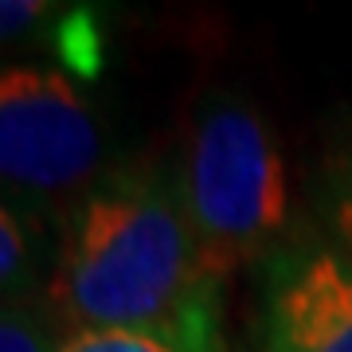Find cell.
Masks as SVG:
<instances>
[{
    "label": "cell",
    "mask_w": 352,
    "mask_h": 352,
    "mask_svg": "<svg viewBox=\"0 0 352 352\" xmlns=\"http://www.w3.org/2000/svg\"><path fill=\"white\" fill-rule=\"evenodd\" d=\"M180 176L161 168L102 173L63 215L43 302L67 333L173 329L219 317Z\"/></svg>",
    "instance_id": "obj_1"
},
{
    "label": "cell",
    "mask_w": 352,
    "mask_h": 352,
    "mask_svg": "<svg viewBox=\"0 0 352 352\" xmlns=\"http://www.w3.org/2000/svg\"><path fill=\"white\" fill-rule=\"evenodd\" d=\"M263 352H352V258L314 243L282 251L266 278Z\"/></svg>",
    "instance_id": "obj_4"
},
{
    "label": "cell",
    "mask_w": 352,
    "mask_h": 352,
    "mask_svg": "<svg viewBox=\"0 0 352 352\" xmlns=\"http://www.w3.org/2000/svg\"><path fill=\"white\" fill-rule=\"evenodd\" d=\"M39 270L36 227L8 196H0V305L28 302L39 286Z\"/></svg>",
    "instance_id": "obj_6"
},
{
    "label": "cell",
    "mask_w": 352,
    "mask_h": 352,
    "mask_svg": "<svg viewBox=\"0 0 352 352\" xmlns=\"http://www.w3.org/2000/svg\"><path fill=\"white\" fill-rule=\"evenodd\" d=\"M55 12H59V8L47 4V0H0V43L28 39L32 32L51 24Z\"/></svg>",
    "instance_id": "obj_8"
},
{
    "label": "cell",
    "mask_w": 352,
    "mask_h": 352,
    "mask_svg": "<svg viewBox=\"0 0 352 352\" xmlns=\"http://www.w3.org/2000/svg\"><path fill=\"white\" fill-rule=\"evenodd\" d=\"M71 337L43 298L0 305V352H59Z\"/></svg>",
    "instance_id": "obj_7"
},
{
    "label": "cell",
    "mask_w": 352,
    "mask_h": 352,
    "mask_svg": "<svg viewBox=\"0 0 352 352\" xmlns=\"http://www.w3.org/2000/svg\"><path fill=\"white\" fill-rule=\"evenodd\" d=\"M59 352H223V340H219V317H200L173 329L71 333Z\"/></svg>",
    "instance_id": "obj_5"
},
{
    "label": "cell",
    "mask_w": 352,
    "mask_h": 352,
    "mask_svg": "<svg viewBox=\"0 0 352 352\" xmlns=\"http://www.w3.org/2000/svg\"><path fill=\"white\" fill-rule=\"evenodd\" d=\"M180 196L215 282L263 258L289 219L286 164L263 113L231 98L212 102L192 126Z\"/></svg>",
    "instance_id": "obj_2"
},
{
    "label": "cell",
    "mask_w": 352,
    "mask_h": 352,
    "mask_svg": "<svg viewBox=\"0 0 352 352\" xmlns=\"http://www.w3.org/2000/svg\"><path fill=\"white\" fill-rule=\"evenodd\" d=\"M333 227H337V239L344 247V254L352 258V164L340 173L337 192H333Z\"/></svg>",
    "instance_id": "obj_9"
},
{
    "label": "cell",
    "mask_w": 352,
    "mask_h": 352,
    "mask_svg": "<svg viewBox=\"0 0 352 352\" xmlns=\"http://www.w3.org/2000/svg\"><path fill=\"white\" fill-rule=\"evenodd\" d=\"M106 153L78 82L59 67H0V184L32 200L82 196Z\"/></svg>",
    "instance_id": "obj_3"
}]
</instances>
